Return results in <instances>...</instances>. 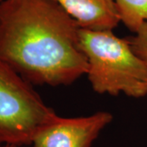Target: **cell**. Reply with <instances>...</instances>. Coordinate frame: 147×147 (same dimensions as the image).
Listing matches in <instances>:
<instances>
[{"instance_id":"cell-1","label":"cell","mask_w":147,"mask_h":147,"mask_svg":"<svg viewBox=\"0 0 147 147\" xmlns=\"http://www.w3.org/2000/svg\"><path fill=\"white\" fill-rule=\"evenodd\" d=\"M79 30L55 0H2L0 60L34 85H69L88 69Z\"/></svg>"},{"instance_id":"cell-2","label":"cell","mask_w":147,"mask_h":147,"mask_svg":"<svg viewBox=\"0 0 147 147\" xmlns=\"http://www.w3.org/2000/svg\"><path fill=\"white\" fill-rule=\"evenodd\" d=\"M80 47L87 57L92 89L99 94L147 95V65L133 52L127 38L112 30H79Z\"/></svg>"},{"instance_id":"cell-3","label":"cell","mask_w":147,"mask_h":147,"mask_svg":"<svg viewBox=\"0 0 147 147\" xmlns=\"http://www.w3.org/2000/svg\"><path fill=\"white\" fill-rule=\"evenodd\" d=\"M57 117L30 83L0 60V146H30Z\"/></svg>"},{"instance_id":"cell-4","label":"cell","mask_w":147,"mask_h":147,"mask_svg":"<svg viewBox=\"0 0 147 147\" xmlns=\"http://www.w3.org/2000/svg\"><path fill=\"white\" fill-rule=\"evenodd\" d=\"M112 120L113 115L106 111L77 118L58 116L37 134L33 146L91 147Z\"/></svg>"},{"instance_id":"cell-5","label":"cell","mask_w":147,"mask_h":147,"mask_svg":"<svg viewBox=\"0 0 147 147\" xmlns=\"http://www.w3.org/2000/svg\"><path fill=\"white\" fill-rule=\"evenodd\" d=\"M80 29L113 30L121 21L115 0H55Z\"/></svg>"},{"instance_id":"cell-6","label":"cell","mask_w":147,"mask_h":147,"mask_svg":"<svg viewBox=\"0 0 147 147\" xmlns=\"http://www.w3.org/2000/svg\"><path fill=\"white\" fill-rule=\"evenodd\" d=\"M121 21L136 33L147 22V0H115Z\"/></svg>"},{"instance_id":"cell-7","label":"cell","mask_w":147,"mask_h":147,"mask_svg":"<svg viewBox=\"0 0 147 147\" xmlns=\"http://www.w3.org/2000/svg\"><path fill=\"white\" fill-rule=\"evenodd\" d=\"M127 39L133 52L147 65V22L142 24L135 34Z\"/></svg>"},{"instance_id":"cell-8","label":"cell","mask_w":147,"mask_h":147,"mask_svg":"<svg viewBox=\"0 0 147 147\" xmlns=\"http://www.w3.org/2000/svg\"><path fill=\"white\" fill-rule=\"evenodd\" d=\"M0 147H30L28 146H19V145H2ZM34 147V146H32Z\"/></svg>"},{"instance_id":"cell-9","label":"cell","mask_w":147,"mask_h":147,"mask_svg":"<svg viewBox=\"0 0 147 147\" xmlns=\"http://www.w3.org/2000/svg\"><path fill=\"white\" fill-rule=\"evenodd\" d=\"M1 1H2V0H0V2H1Z\"/></svg>"}]
</instances>
